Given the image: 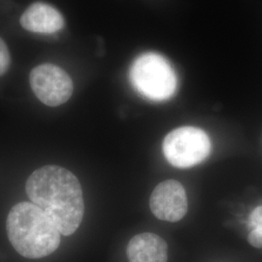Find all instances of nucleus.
I'll return each mask as SVG.
<instances>
[{
    "instance_id": "1",
    "label": "nucleus",
    "mask_w": 262,
    "mask_h": 262,
    "mask_svg": "<svg viewBox=\"0 0 262 262\" xmlns=\"http://www.w3.org/2000/svg\"><path fill=\"white\" fill-rule=\"evenodd\" d=\"M26 191L30 201L54 221L61 235L73 234L79 228L84 217V196L72 172L56 165L43 166L29 176Z\"/></svg>"
},
{
    "instance_id": "2",
    "label": "nucleus",
    "mask_w": 262,
    "mask_h": 262,
    "mask_svg": "<svg viewBox=\"0 0 262 262\" xmlns=\"http://www.w3.org/2000/svg\"><path fill=\"white\" fill-rule=\"evenodd\" d=\"M7 235L18 253L37 259L54 253L60 244V231L49 215L32 202H20L10 210Z\"/></svg>"
},
{
    "instance_id": "3",
    "label": "nucleus",
    "mask_w": 262,
    "mask_h": 262,
    "mask_svg": "<svg viewBox=\"0 0 262 262\" xmlns=\"http://www.w3.org/2000/svg\"><path fill=\"white\" fill-rule=\"evenodd\" d=\"M129 78L134 89L151 101L167 100L178 86L174 68L164 56L157 53H145L132 63Z\"/></svg>"
},
{
    "instance_id": "4",
    "label": "nucleus",
    "mask_w": 262,
    "mask_h": 262,
    "mask_svg": "<svg viewBox=\"0 0 262 262\" xmlns=\"http://www.w3.org/2000/svg\"><path fill=\"white\" fill-rule=\"evenodd\" d=\"M162 150L171 165L177 168H189L209 157L212 143L205 131L194 126H182L166 135Z\"/></svg>"
},
{
    "instance_id": "5",
    "label": "nucleus",
    "mask_w": 262,
    "mask_h": 262,
    "mask_svg": "<svg viewBox=\"0 0 262 262\" xmlns=\"http://www.w3.org/2000/svg\"><path fill=\"white\" fill-rule=\"evenodd\" d=\"M33 93L42 103L56 107L66 101L73 94V82L66 71L52 63L34 67L29 75Z\"/></svg>"
},
{
    "instance_id": "6",
    "label": "nucleus",
    "mask_w": 262,
    "mask_h": 262,
    "mask_svg": "<svg viewBox=\"0 0 262 262\" xmlns=\"http://www.w3.org/2000/svg\"><path fill=\"white\" fill-rule=\"evenodd\" d=\"M187 206L185 187L175 180L160 183L150 195V211L161 221L177 223L187 214Z\"/></svg>"
},
{
    "instance_id": "7",
    "label": "nucleus",
    "mask_w": 262,
    "mask_h": 262,
    "mask_svg": "<svg viewBox=\"0 0 262 262\" xmlns=\"http://www.w3.org/2000/svg\"><path fill=\"white\" fill-rule=\"evenodd\" d=\"M64 24V18L59 11L44 2L31 4L20 17L21 27L35 33H55L61 30Z\"/></svg>"
},
{
    "instance_id": "8",
    "label": "nucleus",
    "mask_w": 262,
    "mask_h": 262,
    "mask_svg": "<svg viewBox=\"0 0 262 262\" xmlns=\"http://www.w3.org/2000/svg\"><path fill=\"white\" fill-rule=\"evenodd\" d=\"M166 242L155 233L144 232L134 236L126 248L129 262H167Z\"/></svg>"
},
{
    "instance_id": "9",
    "label": "nucleus",
    "mask_w": 262,
    "mask_h": 262,
    "mask_svg": "<svg viewBox=\"0 0 262 262\" xmlns=\"http://www.w3.org/2000/svg\"><path fill=\"white\" fill-rule=\"evenodd\" d=\"M11 57L7 45L0 38V76L3 75L9 68Z\"/></svg>"
},
{
    "instance_id": "10",
    "label": "nucleus",
    "mask_w": 262,
    "mask_h": 262,
    "mask_svg": "<svg viewBox=\"0 0 262 262\" xmlns=\"http://www.w3.org/2000/svg\"><path fill=\"white\" fill-rule=\"evenodd\" d=\"M248 240L254 248H262V228H253Z\"/></svg>"
},
{
    "instance_id": "11",
    "label": "nucleus",
    "mask_w": 262,
    "mask_h": 262,
    "mask_svg": "<svg viewBox=\"0 0 262 262\" xmlns=\"http://www.w3.org/2000/svg\"><path fill=\"white\" fill-rule=\"evenodd\" d=\"M250 225L252 228H262V206L256 207L252 212Z\"/></svg>"
}]
</instances>
